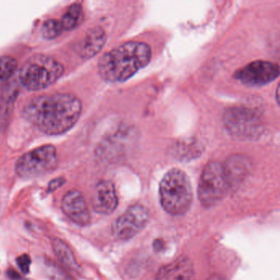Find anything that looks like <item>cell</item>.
<instances>
[{
	"instance_id": "d6986e66",
	"label": "cell",
	"mask_w": 280,
	"mask_h": 280,
	"mask_svg": "<svg viewBox=\"0 0 280 280\" xmlns=\"http://www.w3.org/2000/svg\"><path fill=\"white\" fill-rule=\"evenodd\" d=\"M46 268L52 280H73L62 268H60L51 260L46 262Z\"/></svg>"
},
{
	"instance_id": "44dd1931",
	"label": "cell",
	"mask_w": 280,
	"mask_h": 280,
	"mask_svg": "<svg viewBox=\"0 0 280 280\" xmlns=\"http://www.w3.org/2000/svg\"><path fill=\"white\" fill-rule=\"evenodd\" d=\"M65 182H66V180H65L64 178H57V179H53L49 183L48 192L51 193L55 191V190L59 189L60 187H62L64 184Z\"/></svg>"
},
{
	"instance_id": "7a4b0ae2",
	"label": "cell",
	"mask_w": 280,
	"mask_h": 280,
	"mask_svg": "<svg viewBox=\"0 0 280 280\" xmlns=\"http://www.w3.org/2000/svg\"><path fill=\"white\" fill-rule=\"evenodd\" d=\"M151 58L152 50L148 44L130 41L104 54L98 69L100 76L107 81H126L147 66Z\"/></svg>"
},
{
	"instance_id": "7c38bea8",
	"label": "cell",
	"mask_w": 280,
	"mask_h": 280,
	"mask_svg": "<svg viewBox=\"0 0 280 280\" xmlns=\"http://www.w3.org/2000/svg\"><path fill=\"white\" fill-rule=\"evenodd\" d=\"M194 265L189 257L182 256L162 267L155 280H194Z\"/></svg>"
},
{
	"instance_id": "cb8c5ba5",
	"label": "cell",
	"mask_w": 280,
	"mask_h": 280,
	"mask_svg": "<svg viewBox=\"0 0 280 280\" xmlns=\"http://www.w3.org/2000/svg\"><path fill=\"white\" fill-rule=\"evenodd\" d=\"M276 100L280 105V83L277 87V89H276Z\"/></svg>"
},
{
	"instance_id": "5bb4252c",
	"label": "cell",
	"mask_w": 280,
	"mask_h": 280,
	"mask_svg": "<svg viewBox=\"0 0 280 280\" xmlns=\"http://www.w3.org/2000/svg\"><path fill=\"white\" fill-rule=\"evenodd\" d=\"M224 165L230 186L239 183L242 179H244V177L249 171L250 164L248 159L241 155L233 156L228 159Z\"/></svg>"
},
{
	"instance_id": "6da1fadb",
	"label": "cell",
	"mask_w": 280,
	"mask_h": 280,
	"mask_svg": "<svg viewBox=\"0 0 280 280\" xmlns=\"http://www.w3.org/2000/svg\"><path fill=\"white\" fill-rule=\"evenodd\" d=\"M82 112L80 100L71 94H54L35 98L27 104L23 115L41 132L62 135L78 122Z\"/></svg>"
},
{
	"instance_id": "7402d4cb",
	"label": "cell",
	"mask_w": 280,
	"mask_h": 280,
	"mask_svg": "<svg viewBox=\"0 0 280 280\" xmlns=\"http://www.w3.org/2000/svg\"><path fill=\"white\" fill-rule=\"evenodd\" d=\"M7 274L11 280H22V276L14 269H9Z\"/></svg>"
},
{
	"instance_id": "52a82bcc",
	"label": "cell",
	"mask_w": 280,
	"mask_h": 280,
	"mask_svg": "<svg viewBox=\"0 0 280 280\" xmlns=\"http://www.w3.org/2000/svg\"><path fill=\"white\" fill-rule=\"evenodd\" d=\"M223 122L228 132L239 139L254 138L261 130L259 116L244 107L228 108L223 116Z\"/></svg>"
},
{
	"instance_id": "5b68a950",
	"label": "cell",
	"mask_w": 280,
	"mask_h": 280,
	"mask_svg": "<svg viewBox=\"0 0 280 280\" xmlns=\"http://www.w3.org/2000/svg\"><path fill=\"white\" fill-rule=\"evenodd\" d=\"M230 187L224 164L217 161H210L203 169L199 180V201L207 208L216 205L222 200Z\"/></svg>"
},
{
	"instance_id": "ba28073f",
	"label": "cell",
	"mask_w": 280,
	"mask_h": 280,
	"mask_svg": "<svg viewBox=\"0 0 280 280\" xmlns=\"http://www.w3.org/2000/svg\"><path fill=\"white\" fill-rule=\"evenodd\" d=\"M149 220V212L140 204L130 206L117 217L112 226L113 236L119 240H129L141 231Z\"/></svg>"
},
{
	"instance_id": "e0dca14e",
	"label": "cell",
	"mask_w": 280,
	"mask_h": 280,
	"mask_svg": "<svg viewBox=\"0 0 280 280\" xmlns=\"http://www.w3.org/2000/svg\"><path fill=\"white\" fill-rule=\"evenodd\" d=\"M18 69V62L11 56L0 58V84L7 81Z\"/></svg>"
},
{
	"instance_id": "2e32d148",
	"label": "cell",
	"mask_w": 280,
	"mask_h": 280,
	"mask_svg": "<svg viewBox=\"0 0 280 280\" xmlns=\"http://www.w3.org/2000/svg\"><path fill=\"white\" fill-rule=\"evenodd\" d=\"M82 8L77 4L72 5L69 7L66 14L62 17L61 24L62 28L66 31H70L77 26L79 19L81 18Z\"/></svg>"
},
{
	"instance_id": "9c48e42d",
	"label": "cell",
	"mask_w": 280,
	"mask_h": 280,
	"mask_svg": "<svg viewBox=\"0 0 280 280\" xmlns=\"http://www.w3.org/2000/svg\"><path fill=\"white\" fill-rule=\"evenodd\" d=\"M280 74L278 64L267 61H255L239 69L235 78L249 86H261L270 83Z\"/></svg>"
},
{
	"instance_id": "603a6c76",
	"label": "cell",
	"mask_w": 280,
	"mask_h": 280,
	"mask_svg": "<svg viewBox=\"0 0 280 280\" xmlns=\"http://www.w3.org/2000/svg\"><path fill=\"white\" fill-rule=\"evenodd\" d=\"M162 244H163V243H162V242H161V241H160V240L155 241V242H154V248H155V249L157 250V251H160V250H161V248H162V247H163V246H162Z\"/></svg>"
},
{
	"instance_id": "30bf717a",
	"label": "cell",
	"mask_w": 280,
	"mask_h": 280,
	"mask_svg": "<svg viewBox=\"0 0 280 280\" xmlns=\"http://www.w3.org/2000/svg\"><path fill=\"white\" fill-rule=\"evenodd\" d=\"M62 209L64 214L77 225L84 226L90 222V212L84 195L79 190H70L65 194L62 198Z\"/></svg>"
},
{
	"instance_id": "d4e9b609",
	"label": "cell",
	"mask_w": 280,
	"mask_h": 280,
	"mask_svg": "<svg viewBox=\"0 0 280 280\" xmlns=\"http://www.w3.org/2000/svg\"><path fill=\"white\" fill-rule=\"evenodd\" d=\"M211 280H221V279H219L218 278H212V279Z\"/></svg>"
},
{
	"instance_id": "8992f818",
	"label": "cell",
	"mask_w": 280,
	"mask_h": 280,
	"mask_svg": "<svg viewBox=\"0 0 280 280\" xmlns=\"http://www.w3.org/2000/svg\"><path fill=\"white\" fill-rule=\"evenodd\" d=\"M58 165V153L51 144L41 146L21 156L15 164L16 174L24 179H34L51 172Z\"/></svg>"
},
{
	"instance_id": "8fae6325",
	"label": "cell",
	"mask_w": 280,
	"mask_h": 280,
	"mask_svg": "<svg viewBox=\"0 0 280 280\" xmlns=\"http://www.w3.org/2000/svg\"><path fill=\"white\" fill-rule=\"evenodd\" d=\"M118 206L115 186L111 181L102 180L95 186L92 207L99 214H112Z\"/></svg>"
},
{
	"instance_id": "3957f363",
	"label": "cell",
	"mask_w": 280,
	"mask_h": 280,
	"mask_svg": "<svg viewBox=\"0 0 280 280\" xmlns=\"http://www.w3.org/2000/svg\"><path fill=\"white\" fill-rule=\"evenodd\" d=\"M161 207L172 216H180L189 211L193 202L192 185L184 171L171 169L164 175L159 188Z\"/></svg>"
},
{
	"instance_id": "277c9868",
	"label": "cell",
	"mask_w": 280,
	"mask_h": 280,
	"mask_svg": "<svg viewBox=\"0 0 280 280\" xmlns=\"http://www.w3.org/2000/svg\"><path fill=\"white\" fill-rule=\"evenodd\" d=\"M64 67L49 56L37 54L31 57L21 66L18 79L30 91H40L48 88L62 77Z\"/></svg>"
},
{
	"instance_id": "4fadbf2b",
	"label": "cell",
	"mask_w": 280,
	"mask_h": 280,
	"mask_svg": "<svg viewBox=\"0 0 280 280\" xmlns=\"http://www.w3.org/2000/svg\"><path fill=\"white\" fill-rule=\"evenodd\" d=\"M106 42V34L100 27H95L87 33L82 43L81 56L84 58H90L100 53Z\"/></svg>"
},
{
	"instance_id": "9a60e30c",
	"label": "cell",
	"mask_w": 280,
	"mask_h": 280,
	"mask_svg": "<svg viewBox=\"0 0 280 280\" xmlns=\"http://www.w3.org/2000/svg\"><path fill=\"white\" fill-rule=\"evenodd\" d=\"M53 251L58 260L69 269L74 272H79L80 267L75 259L72 250L68 245L60 238H54L52 242Z\"/></svg>"
},
{
	"instance_id": "ac0fdd59",
	"label": "cell",
	"mask_w": 280,
	"mask_h": 280,
	"mask_svg": "<svg viewBox=\"0 0 280 280\" xmlns=\"http://www.w3.org/2000/svg\"><path fill=\"white\" fill-rule=\"evenodd\" d=\"M63 28L60 21L49 19L45 21L41 28L43 37L46 40H53L62 34Z\"/></svg>"
},
{
	"instance_id": "ffe728a7",
	"label": "cell",
	"mask_w": 280,
	"mask_h": 280,
	"mask_svg": "<svg viewBox=\"0 0 280 280\" xmlns=\"http://www.w3.org/2000/svg\"><path fill=\"white\" fill-rule=\"evenodd\" d=\"M17 264L20 268L21 271L24 274H27L30 271V266L31 264V259L27 254H23L17 258Z\"/></svg>"
}]
</instances>
